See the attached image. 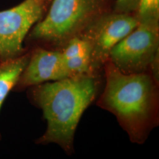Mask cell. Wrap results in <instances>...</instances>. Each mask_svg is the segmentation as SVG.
<instances>
[{"mask_svg":"<svg viewBox=\"0 0 159 159\" xmlns=\"http://www.w3.org/2000/svg\"><path fill=\"white\" fill-rule=\"evenodd\" d=\"M97 88L96 77L91 73L31 87L32 100L42 110L47 124L37 143H56L67 153H71L80 120L95 98Z\"/></svg>","mask_w":159,"mask_h":159,"instance_id":"obj_1","label":"cell"},{"mask_svg":"<svg viewBox=\"0 0 159 159\" xmlns=\"http://www.w3.org/2000/svg\"><path fill=\"white\" fill-rule=\"evenodd\" d=\"M99 104L115 115L133 142L142 143L156 120L157 82L150 74H125L110 60Z\"/></svg>","mask_w":159,"mask_h":159,"instance_id":"obj_2","label":"cell"},{"mask_svg":"<svg viewBox=\"0 0 159 159\" xmlns=\"http://www.w3.org/2000/svg\"><path fill=\"white\" fill-rule=\"evenodd\" d=\"M115 0H52L46 15L25 39L48 49L61 50L97 19L113 11Z\"/></svg>","mask_w":159,"mask_h":159,"instance_id":"obj_3","label":"cell"},{"mask_svg":"<svg viewBox=\"0 0 159 159\" xmlns=\"http://www.w3.org/2000/svg\"><path fill=\"white\" fill-rule=\"evenodd\" d=\"M159 24L139 23L110 51L108 60L123 73L136 74L152 70L159 79Z\"/></svg>","mask_w":159,"mask_h":159,"instance_id":"obj_4","label":"cell"},{"mask_svg":"<svg viewBox=\"0 0 159 159\" xmlns=\"http://www.w3.org/2000/svg\"><path fill=\"white\" fill-rule=\"evenodd\" d=\"M52 0H24L0 11V61L26 52L23 43L35 24L44 17Z\"/></svg>","mask_w":159,"mask_h":159,"instance_id":"obj_5","label":"cell"},{"mask_svg":"<svg viewBox=\"0 0 159 159\" xmlns=\"http://www.w3.org/2000/svg\"><path fill=\"white\" fill-rule=\"evenodd\" d=\"M139 22L133 14L110 12L98 18L81 33L91 47V70L104 65L112 48L135 29Z\"/></svg>","mask_w":159,"mask_h":159,"instance_id":"obj_6","label":"cell"},{"mask_svg":"<svg viewBox=\"0 0 159 159\" xmlns=\"http://www.w3.org/2000/svg\"><path fill=\"white\" fill-rule=\"evenodd\" d=\"M61 51L35 47L15 88L17 90L71 77Z\"/></svg>","mask_w":159,"mask_h":159,"instance_id":"obj_7","label":"cell"},{"mask_svg":"<svg viewBox=\"0 0 159 159\" xmlns=\"http://www.w3.org/2000/svg\"><path fill=\"white\" fill-rule=\"evenodd\" d=\"M30 57V51H26L18 57L0 61V110L8 94L17 85Z\"/></svg>","mask_w":159,"mask_h":159,"instance_id":"obj_8","label":"cell"},{"mask_svg":"<svg viewBox=\"0 0 159 159\" xmlns=\"http://www.w3.org/2000/svg\"><path fill=\"white\" fill-rule=\"evenodd\" d=\"M134 15L139 23L159 24V0H139Z\"/></svg>","mask_w":159,"mask_h":159,"instance_id":"obj_9","label":"cell"},{"mask_svg":"<svg viewBox=\"0 0 159 159\" xmlns=\"http://www.w3.org/2000/svg\"><path fill=\"white\" fill-rule=\"evenodd\" d=\"M64 60L80 56H90L91 48L89 43L77 36L70 40L61 50Z\"/></svg>","mask_w":159,"mask_h":159,"instance_id":"obj_10","label":"cell"},{"mask_svg":"<svg viewBox=\"0 0 159 159\" xmlns=\"http://www.w3.org/2000/svg\"><path fill=\"white\" fill-rule=\"evenodd\" d=\"M139 0H115L113 11L133 14L136 11Z\"/></svg>","mask_w":159,"mask_h":159,"instance_id":"obj_11","label":"cell"}]
</instances>
